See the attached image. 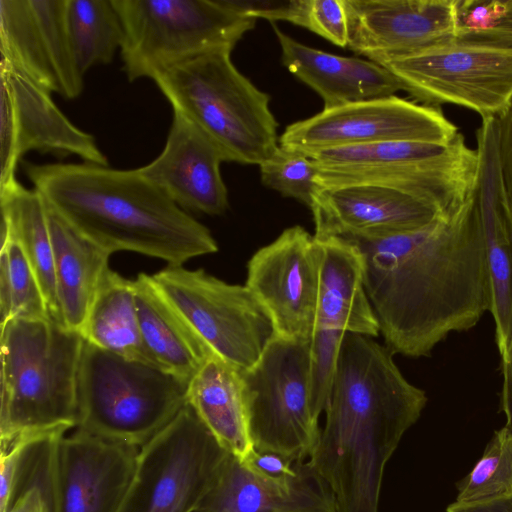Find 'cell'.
Returning <instances> with one entry per match:
<instances>
[{"mask_svg": "<svg viewBox=\"0 0 512 512\" xmlns=\"http://www.w3.org/2000/svg\"><path fill=\"white\" fill-rule=\"evenodd\" d=\"M68 0H0L1 59L65 99L80 96L83 74L71 49Z\"/></svg>", "mask_w": 512, "mask_h": 512, "instance_id": "obj_16", "label": "cell"}, {"mask_svg": "<svg viewBox=\"0 0 512 512\" xmlns=\"http://www.w3.org/2000/svg\"><path fill=\"white\" fill-rule=\"evenodd\" d=\"M363 259L364 286L385 346L429 356L451 332L489 310L481 225L472 197L418 230L381 238L340 236Z\"/></svg>", "mask_w": 512, "mask_h": 512, "instance_id": "obj_1", "label": "cell"}, {"mask_svg": "<svg viewBox=\"0 0 512 512\" xmlns=\"http://www.w3.org/2000/svg\"><path fill=\"white\" fill-rule=\"evenodd\" d=\"M458 128L436 106L397 96L324 108L287 126L279 145L303 153L385 141H451Z\"/></svg>", "mask_w": 512, "mask_h": 512, "instance_id": "obj_13", "label": "cell"}, {"mask_svg": "<svg viewBox=\"0 0 512 512\" xmlns=\"http://www.w3.org/2000/svg\"><path fill=\"white\" fill-rule=\"evenodd\" d=\"M259 167L263 185L311 207L319 171L307 154L279 145Z\"/></svg>", "mask_w": 512, "mask_h": 512, "instance_id": "obj_33", "label": "cell"}, {"mask_svg": "<svg viewBox=\"0 0 512 512\" xmlns=\"http://www.w3.org/2000/svg\"><path fill=\"white\" fill-rule=\"evenodd\" d=\"M346 333L316 328L311 341L310 391L315 413L320 417L330 398L341 344Z\"/></svg>", "mask_w": 512, "mask_h": 512, "instance_id": "obj_35", "label": "cell"}, {"mask_svg": "<svg viewBox=\"0 0 512 512\" xmlns=\"http://www.w3.org/2000/svg\"><path fill=\"white\" fill-rule=\"evenodd\" d=\"M240 372L211 355L188 382L186 401L221 446L245 460L254 448L247 427Z\"/></svg>", "mask_w": 512, "mask_h": 512, "instance_id": "obj_27", "label": "cell"}, {"mask_svg": "<svg viewBox=\"0 0 512 512\" xmlns=\"http://www.w3.org/2000/svg\"><path fill=\"white\" fill-rule=\"evenodd\" d=\"M23 165L47 206L110 254L131 251L179 266L218 250L209 229L139 168L87 162Z\"/></svg>", "mask_w": 512, "mask_h": 512, "instance_id": "obj_3", "label": "cell"}, {"mask_svg": "<svg viewBox=\"0 0 512 512\" xmlns=\"http://www.w3.org/2000/svg\"><path fill=\"white\" fill-rule=\"evenodd\" d=\"M347 48L377 62L455 37V0H344Z\"/></svg>", "mask_w": 512, "mask_h": 512, "instance_id": "obj_20", "label": "cell"}, {"mask_svg": "<svg viewBox=\"0 0 512 512\" xmlns=\"http://www.w3.org/2000/svg\"><path fill=\"white\" fill-rule=\"evenodd\" d=\"M51 317L39 280L19 244L0 247V325Z\"/></svg>", "mask_w": 512, "mask_h": 512, "instance_id": "obj_31", "label": "cell"}, {"mask_svg": "<svg viewBox=\"0 0 512 512\" xmlns=\"http://www.w3.org/2000/svg\"><path fill=\"white\" fill-rule=\"evenodd\" d=\"M224 161L200 129L174 112L164 149L139 170L181 208L221 215L228 208V191L220 173Z\"/></svg>", "mask_w": 512, "mask_h": 512, "instance_id": "obj_22", "label": "cell"}, {"mask_svg": "<svg viewBox=\"0 0 512 512\" xmlns=\"http://www.w3.org/2000/svg\"><path fill=\"white\" fill-rule=\"evenodd\" d=\"M455 37L512 41V0H455Z\"/></svg>", "mask_w": 512, "mask_h": 512, "instance_id": "obj_34", "label": "cell"}, {"mask_svg": "<svg viewBox=\"0 0 512 512\" xmlns=\"http://www.w3.org/2000/svg\"><path fill=\"white\" fill-rule=\"evenodd\" d=\"M151 276L210 351L239 371L251 368L277 336L269 313L246 285L183 265H167Z\"/></svg>", "mask_w": 512, "mask_h": 512, "instance_id": "obj_11", "label": "cell"}, {"mask_svg": "<svg viewBox=\"0 0 512 512\" xmlns=\"http://www.w3.org/2000/svg\"><path fill=\"white\" fill-rule=\"evenodd\" d=\"M273 30L282 52V63L322 98L324 108L394 96L402 90L397 79L381 65L358 57H345L306 46Z\"/></svg>", "mask_w": 512, "mask_h": 512, "instance_id": "obj_23", "label": "cell"}, {"mask_svg": "<svg viewBox=\"0 0 512 512\" xmlns=\"http://www.w3.org/2000/svg\"><path fill=\"white\" fill-rule=\"evenodd\" d=\"M318 240L381 238L418 230L439 213L414 192L387 182L319 186L310 207Z\"/></svg>", "mask_w": 512, "mask_h": 512, "instance_id": "obj_19", "label": "cell"}, {"mask_svg": "<svg viewBox=\"0 0 512 512\" xmlns=\"http://www.w3.org/2000/svg\"><path fill=\"white\" fill-rule=\"evenodd\" d=\"M254 469L270 476L280 477L293 473L295 462L271 452L253 450L247 459L242 460Z\"/></svg>", "mask_w": 512, "mask_h": 512, "instance_id": "obj_39", "label": "cell"}, {"mask_svg": "<svg viewBox=\"0 0 512 512\" xmlns=\"http://www.w3.org/2000/svg\"><path fill=\"white\" fill-rule=\"evenodd\" d=\"M228 455L186 404L140 447L133 478L117 512H194Z\"/></svg>", "mask_w": 512, "mask_h": 512, "instance_id": "obj_12", "label": "cell"}, {"mask_svg": "<svg viewBox=\"0 0 512 512\" xmlns=\"http://www.w3.org/2000/svg\"><path fill=\"white\" fill-rule=\"evenodd\" d=\"M476 142L478 171L473 199L485 251L488 311L502 356L512 342V211L501 165L497 117L482 118Z\"/></svg>", "mask_w": 512, "mask_h": 512, "instance_id": "obj_18", "label": "cell"}, {"mask_svg": "<svg viewBox=\"0 0 512 512\" xmlns=\"http://www.w3.org/2000/svg\"><path fill=\"white\" fill-rule=\"evenodd\" d=\"M232 12L251 19L264 18L272 23L285 20L301 26L306 0H220Z\"/></svg>", "mask_w": 512, "mask_h": 512, "instance_id": "obj_37", "label": "cell"}, {"mask_svg": "<svg viewBox=\"0 0 512 512\" xmlns=\"http://www.w3.org/2000/svg\"><path fill=\"white\" fill-rule=\"evenodd\" d=\"M1 222L22 248L41 285L50 316L63 323L57 299L48 207L36 189L18 181L0 189ZM64 324V323H63Z\"/></svg>", "mask_w": 512, "mask_h": 512, "instance_id": "obj_29", "label": "cell"}, {"mask_svg": "<svg viewBox=\"0 0 512 512\" xmlns=\"http://www.w3.org/2000/svg\"><path fill=\"white\" fill-rule=\"evenodd\" d=\"M319 272V243L300 226L284 230L249 260L246 286L269 313L277 336L312 341Z\"/></svg>", "mask_w": 512, "mask_h": 512, "instance_id": "obj_15", "label": "cell"}, {"mask_svg": "<svg viewBox=\"0 0 512 512\" xmlns=\"http://www.w3.org/2000/svg\"><path fill=\"white\" fill-rule=\"evenodd\" d=\"M0 327L1 446L76 427L81 333L52 317Z\"/></svg>", "mask_w": 512, "mask_h": 512, "instance_id": "obj_4", "label": "cell"}, {"mask_svg": "<svg viewBox=\"0 0 512 512\" xmlns=\"http://www.w3.org/2000/svg\"><path fill=\"white\" fill-rule=\"evenodd\" d=\"M49 510L43 490L38 485H32L18 495L7 512H47Z\"/></svg>", "mask_w": 512, "mask_h": 512, "instance_id": "obj_41", "label": "cell"}, {"mask_svg": "<svg viewBox=\"0 0 512 512\" xmlns=\"http://www.w3.org/2000/svg\"><path fill=\"white\" fill-rule=\"evenodd\" d=\"M134 281L143 343L161 369L188 383L214 355L155 285L140 273Z\"/></svg>", "mask_w": 512, "mask_h": 512, "instance_id": "obj_25", "label": "cell"}, {"mask_svg": "<svg viewBox=\"0 0 512 512\" xmlns=\"http://www.w3.org/2000/svg\"><path fill=\"white\" fill-rule=\"evenodd\" d=\"M512 494V433L496 431L480 460L458 484L456 502L474 503Z\"/></svg>", "mask_w": 512, "mask_h": 512, "instance_id": "obj_32", "label": "cell"}, {"mask_svg": "<svg viewBox=\"0 0 512 512\" xmlns=\"http://www.w3.org/2000/svg\"><path fill=\"white\" fill-rule=\"evenodd\" d=\"M81 335L101 349L157 366L143 343L134 281L110 268L98 286Z\"/></svg>", "mask_w": 512, "mask_h": 512, "instance_id": "obj_28", "label": "cell"}, {"mask_svg": "<svg viewBox=\"0 0 512 512\" xmlns=\"http://www.w3.org/2000/svg\"><path fill=\"white\" fill-rule=\"evenodd\" d=\"M139 450L77 429L57 436L51 447V512H117Z\"/></svg>", "mask_w": 512, "mask_h": 512, "instance_id": "obj_17", "label": "cell"}, {"mask_svg": "<svg viewBox=\"0 0 512 512\" xmlns=\"http://www.w3.org/2000/svg\"><path fill=\"white\" fill-rule=\"evenodd\" d=\"M48 207V206H47ZM57 299L65 326L81 333L110 253L80 234L48 207Z\"/></svg>", "mask_w": 512, "mask_h": 512, "instance_id": "obj_26", "label": "cell"}, {"mask_svg": "<svg viewBox=\"0 0 512 512\" xmlns=\"http://www.w3.org/2000/svg\"><path fill=\"white\" fill-rule=\"evenodd\" d=\"M306 154V153H305ZM318 168V186L379 181L402 186L441 214L473 195L478 156L458 133L445 143L385 141L307 153Z\"/></svg>", "mask_w": 512, "mask_h": 512, "instance_id": "obj_7", "label": "cell"}, {"mask_svg": "<svg viewBox=\"0 0 512 512\" xmlns=\"http://www.w3.org/2000/svg\"><path fill=\"white\" fill-rule=\"evenodd\" d=\"M393 355L372 337L344 335L325 425L309 458L338 512H378L385 466L427 403Z\"/></svg>", "mask_w": 512, "mask_h": 512, "instance_id": "obj_2", "label": "cell"}, {"mask_svg": "<svg viewBox=\"0 0 512 512\" xmlns=\"http://www.w3.org/2000/svg\"><path fill=\"white\" fill-rule=\"evenodd\" d=\"M301 27L347 48L348 19L344 0H306Z\"/></svg>", "mask_w": 512, "mask_h": 512, "instance_id": "obj_36", "label": "cell"}, {"mask_svg": "<svg viewBox=\"0 0 512 512\" xmlns=\"http://www.w3.org/2000/svg\"><path fill=\"white\" fill-rule=\"evenodd\" d=\"M124 41L123 69L130 81L154 78L167 67L207 52L232 50L256 20L220 0H112Z\"/></svg>", "mask_w": 512, "mask_h": 512, "instance_id": "obj_8", "label": "cell"}, {"mask_svg": "<svg viewBox=\"0 0 512 512\" xmlns=\"http://www.w3.org/2000/svg\"><path fill=\"white\" fill-rule=\"evenodd\" d=\"M497 119L501 165L509 205L512 211V100Z\"/></svg>", "mask_w": 512, "mask_h": 512, "instance_id": "obj_38", "label": "cell"}, {"mask_svg": "<svg viewBox=\"0 0 512 512\" xmlns=\"http://www.w3.org/2000/svg\"><path fill=\"white\" fill-rule=\"evenodd\" d=\"M375 63L424 105L453 104L498 118L512 100V41L452 37Z\"/></svg>", "mask_w": 512, "mask_h": 512, "instance_id": "obj_10", "label": "cell"}, {"mask_svg": "<svg viewBox=\"0 0 512 512\" xmlns=\"http://www.w3.org/2000/svg\"><path fill=\"white\" fill-rule=\"evenodd\" d=\"M316 240L320 249L316 328L378 336L379 324L365 291L359 249L340 237Z\"/></svg>", "mask_w": 512, "mask_h": 512, "instance_id": "obj_24", "label": "cell"}, {"mask_svg": "<svg viewBox=\"0 0 512 512\" xmlns=\"http://www.w3.org/2000/svg\"><path fill=\"white\" fill-rule=\"evenodd\" d=\"M502 386L500 392V411L504 413V427L512 433V342L500 360Z\"/></svg>", "mask_w": 512, "mask_h": 512, "instance_id": "obj_40", "label": "cell"}, {"mask_svg": "<svg viewBox=\"0 0 512 512\" xmlns=\"http://www.w3.org/2000/svg\"><path fill=\"white\" fill-rule=\"evenodd\" d=\"M229 49L173 64L153 80L178 112L200 129L225 161L257 164L277 149L270 97L241 74Z\"/></svg>", "mask_w": 512, "mask_h": 512, "instance_id": "obj_5", "label": "cell"}, {"mask_svg": "<svg viewBox=\"0 0 512 512\" xmlns=\"http://www.w3.org/2000/svg\"><path fill=\"white\" fill-rule=\"evenodd\" d=\"M187 384L160 367L126 359L84 340L76 428L140 448L187 404Z\"/></svg>", "mask_w": 512, "mask_h": 512, "instance_id": "obj_6", "label": "cell"}, {"mask_svg": "<svg viewBox=\"0 0 512 512\" xmlns=\"http://www.w3.org/2000/svg\"><path fill=\"white\" fill-rule=\"evenodd\" d=\"M67 29L74 59L84 75L108 64L124 41V30L112 0H68Z\"/></svg>", "mask_w": 512, "mask_h": 512, "instance_id": "obj_30", "label": "cell"}, {"mask_svg": "<svg viewBox=\"0 0 512 512\" xmlns=\"http://www.w3.org/2000/svg\"><path fill=\"white\" fill-rule=\"evenodd\" d=\"M311 341L276 336L240 372L249 436L257 452L292 462L310 458L320 436L310 391Z\"/></svg>", "mask_w": 512, "mask_h": 512, "instance_id": "obj_9", "label": "cell"}, {"mask_svg": "<svg viewBox=\"0 0 512 512\" xmlns=\"http://www.w3.org/2000/svg\"><path fill=\"white\" fill-rule=\"evenodd\" d=\"M446 512H512V494L487 501L450 504Z\"/></svg>", "mask_w": 512, "mask_h": 512, "instance_id": "obj_42", "label": "cell"}, {"mask_svg": "<svg viewBox=\"0 0 512 512\" xmlns=\"http://www.w3.org/2000/svg\"><path fill=\"white\" fill-rule=\"evenodd\" d=\"M0 86V189L17 181L18 163L31 150L108 166L95 138L70 122L51 93L3 59Z\"/></svg>", "mask_w": 512, "mask_h": 512, "instance_id": "obj_14", "label": "cell"}, {"mask_svg": "<svg viewBox=\"0 0 512 512\" xmlns=\"http://www.w3.org/2000/svg\"><path fill=\"white\" fill-rule=\"evenodd\" d=\"M194 512H338L329 484L308 460L266 475L229 453Z\"/></svg>", "mask_w": 512, "mask_h": 512, "instance_id": "obj_21", "label": "cell"}, {"mask_svg": "<svg viewBox=\"0 0 512 512\" xmlns=\"http://www.w3.org/2000/svg\"><path fill=\"white\" fill-rule=\"evenodd\" d=\"M47 512H51V511L49 510V511H47Z\"/></svg>", "mask_w": 512, "mask_h": 512, "instance_id": "obj_43", "label": "cell"}]
</instances>
